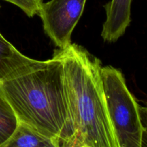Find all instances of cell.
<instances>
[{
    "label": "cell",
    "mask_w": 147,
    "mask_h": 147,
    "mask_svg": "<svg viewBox=\"0 0 147 147\" xmlns=\"http://www.w3.org/2000/svg\"><path fill=\"white\" fill-rule=\"evenodd\" d=\"M132 0H110L104 5L106 19L101 37L107 42H115L122 37L131 23Z\"/></svg>",
    "instance_id": "5"
},
{
    "label": "cell",
    "mask_w": 147,
    "mask_h": 147,
    "mask_svg": "<svg viewBox=\"0 0 147 147\" xmlns=\"http://www.w3.org/2000/svg\"><path fill=\"white\" fill-rule=\"evenodd\" d=\"M1 147H57V145L52 139L18 121L14 133Z\"/></svg>",
    "instance_id": "7"
},
{
    "label": "cell",
    "mask_w": 147,
    "mask_h": 147,
    "mask_svg": "<svg viewBox=\"0 0 147 147\" xmlns=\"http://www.w3.org/2000/svg\"><path fill=\"white\" fill-rule=\"evenodd\" d=\"M86 0H50L39 11L45 33L59 48L71 44V34L84 11Z\"/></svg>",
    "instance_id": "4"
},
{
    "label": "cell",
    "mask_w": 147,
    "mask_h": 147,
    "mask_svg": "<svg viewBox=\"0 0 147 147\" xmlns=\"http://www.w3.org/2000/svg\"><path fill=\"white\" fill-rule=\"evenodd\" d=\"M0 90L20 121L69 147L72 123L62 62L53 55L0 83Z\"/></svg>",
    "instance_id": "1"
},
{
    "label": "cell",
    "mask_w": 147,
    "mask_h": 147,
    "mask_svg": "<svg viewBox=\"0 0 147 147\" xmlns=\"http://www.w3.org/2000/svg\"><path fill=\"white\" fill-rule=\"evenodd\" d=\"M102 79L107 111L118 147H141L140 105L128 90L122 72L105 66Z\"/></svg>",
    "instance_id": "3"
},
{
    "label": "cell",
    "mask_w": 147,
    "mask_h": 147,
    "mask_svg": "<svg viewBox=\"0 0 147 147\" xmlns=\"http://www.w3.org/2000/svg\"><path fill=\"white\" fill-rule=\"evenodd\" d=\"M18 124L14 110L0 90V147L10 139Z\"/></svg>",
    "instance_id": "8"
},
{
    "label": "cell",
    "mask_w": 147,
    "mask_h": 147,
    "mask_svg": "<svg viewBox=\"0 0 147 147\" xmlns=\"http://www.w3.org/2000/svg\"><path fill=\"white\" fill-rule=\"evenodd\" d=\"M37 61L18 51L0 33V83Z\"/></svg>",
    "instance_id": "6"
},
{
    "label": "cell",
    "mask_w": 147,
    "mask_h": 147,
    "mask_svg": "<svg viewBox=\"0 0 147 147\" xmlns=\"http://www.w3.org/2000/svg\"><path fill=\"white\" fill-rule=\"evenodd\" d=\"M62 62L72 123L69 147H118L107 111L102 63L76 43L53 52Z\"/></svg>",
    "instance_id": "2"
},
{
    "label": "cell",
    "mask_w": 147,
    "mask_h": 147,
    "mask_svg": "<svg viewBox=\"0 0 147 147\" xmlns=\"http://www.w3.org/2000/svg\"><path fill=\"white\" fill-rule=\"evenodd\" d=\"M18 7L29 17L38 15L43 0H4Z\"/></svg>",
    "instance_id": "9"
},
{
    "label": "cell",
    "mask_w": 147,
    "mask_h": 147,
    "mask_svg": "<svg viewBox=\"0 0 147 147\" xmlns=\"http://www.w3.org/2000/svg\"><path fill=\"white\" fill-rule=\"evenodd\" d=\"M139 116L143 129L141 147L147 146V103L145 106H139Z\"/></svg>",
    "instance_id": "10"
}]
</instances>
